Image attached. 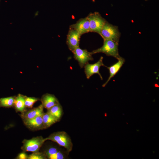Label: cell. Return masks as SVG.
Wrapping results in <instances>:
<instances>
[{
    "label": "cell",
    "instance_id": "6da1fadb",
    "mask_svg": "<svg viewBox=\"0 0 159 159\" xmlns=\"http://www.w3.org/2000/svg\"><path fill=\"white\" fill-rule=\"evenodd\" d=\"M55 142L59 145L64 147L69 153L72 150L73 145L71 138L68 134L64 131L54 132L45 138Z\"/></svg>",
    "mask_w": 159,
    "mask_h": 159
},
{
    "label": "cell",
    "instance_id": "7a4b0ae2",
    "mask_svg": "<svg viewBox=\"0 0 159 159\" xmlns=\"http://www.w3.org/2000/svg\"><path fill=\"white\" fill-rule=\"evenodd\" d=\"M103 45L100 48L91 52L92 55L95 54L102 53L107 56L113 57L117 59L120 56L118 52V43L110 40H104Z\"/></svg>",
    "mask_w": 159,
    "mask_h": 159
},
{
    "label": "cell",
    "instance_id": "3957f363",
    "mask_svg": "<svg viewBox=\"0 0 159 159\" xmlns=\"http://www.w3.org/2000/svg\"><path fill=\"white\" fill-rule=\"evenodd\" d=\"M99 34L104 40H110L118 43L120 36L118 27L106 21Z\"/></svg>",
    "mask_w": 159,
    "mask_h": 159
},
{
    "label": "cell",
    "instance_id": "277c9868",
    "mask_svg": "<svg viewBox=\"0 0 159 159\" xmlns=\"http://www.w3.org/2000/svg\"><path fill=\"white\" fill-rule=\"evenodd\" d=\"M47 140L42 136L33 137L31 139H25L22 142L21 149L24 152L33 153L39 151L41 147Z\"/></svg>",
    "mask_w": 159,
    "mask_h": 159
},
{
    "label": "cell",
    "instance_id": "5b68a950",
    "mask_svg": "<svg viewBox=\"0 0 159 159\" xmlns=\"http://www.w3.org/2000/svg\"><path fill=\"white\" fill-rule=\"evenodd\" d=\"M87 17L90 22V32L99 34L107 21L97 12L90 13Z\"/></svg>",
    "mask_w": 159,
    "mask_h": 159
},
{
    "label": "cell",
    "instance_id": "8992f818",
    "mask_svg": "<svg viewBox=\"0 0 159 159\" xmlns=\"http://www.w3.org/2000/svg\"><path fill=\"white\" fill-rule=\"evenodd\" d=\"M74 59L77 60L81 68H83L89 61L93 60L92 54L86 49H82L79 47L72 52Z\"/></svg>",
    "mask_w": 159,
    "mask_h": 159
},
{
    "label": "cell",
    "instance_id": "52a82bcc",
    "mask_svg": "<svg viewBox=\"0 0 159 159\" xmlns=\"http://www.w3.org/2000/svg\"><path fill=\"white\" fill-rule=\"evenodd\" d=\"M81 36L76 30L69 27L67 35L66 43L68 48L72 52L79 47Z\"/></svg>",
    "mask_w": 159,
    "mask_h": 159
},
{
    "label": "cell",
    "instance_id": "ba28073f",
    "mask_svg": "<svg viewBox=\"0 0 159 159\" xmlns=\"http://www.w3.org/2000/svg\"><path fill=\"white\" fill-rule=\"evenodd\" d=\"M103 57L101 56L99 60L93 64H90L87 63L84 66L86 78L89 79L92 75L95 74H98L101 80H102V77L100 73L99 69L102 66H105L103 62Z\"/></svg>",
    "mask_w": 159,
    "mask_h": 159
},
{
    "label": "cell",
    "instance_id": "9c48e42d",
    "mask_svg": "<svg viewBox=\"0 0 159 159\" xmlns=\"http://www.w3.org/2000/svg\"><path fill=\"white\" fill-rule=\"evenodd\" d=\"M47 159H65L67 158L69 153L66 150L51 147L48 148L45 152Z\"/></svg>",
    "mask_w": 159,
    "mask_h": 159
},
{
    "label": "cell",
    "instance_id": "30bf717a",
    "mask_svg": "<svg viewBox=\"0 0 159 159\" xmlns=\"http://www.w3.org/2000/svg\"><path fill=\"white\" fill-rule=\"evenodd\" d=\"M69 27L76 30L81 35L90 32V22L88 17L81 18L75 23L70 25Z\"/></svg>",
    "mask_w": 159,
    "mask_h": 159
},
{
    "label": "cell",
    "instance_id": "8fae6325",
    "mask_svg": "<svg viewBox=\"0 0 159 159\" xmlns=\"http://www.w3.org/2000/svg\"><path fill=\"white\" fill-rule=\"evenodd\" d=\"M42 115L30 119L23 120L24 123L27 127L32 130L44 129Z\"/></svg>",
    "mask_w": 159,
    "mask_h": 159
},
{
    "label": "cell",
    "instance_id": "7c38bea8",
    "mask_svg": "<svg viewBox=\"0 0 159 159\" xmlns=\"http://www.w3.org/2000/svg\"><path fill=\"white\" fill-rule=\"evenodd\" d=\"M40 100L44 108L47 110L59 103L58 99L54 95L49 93L43 95Z\"/></svg>",
    "mask_w": 159,
    "mask_h": 159
},
{
    "label": "cell",
    "instance_id": "4fadbf2b",
    "mask_svg": "<svg viewBox=\"0 0 159 159\" xmlns=\"http://www.w3.org/2000/svg\"><path fill=\"white\" fill-rule=\"evenodd\" d=\"M117 60V62L110 67H107L105 66L109 70L110 75L107 81L103 84L102 87H105L111 79L117 74L125 62V59L121 57Z\"/></svg>",
    "mask_w": 159,
    "mask_h": 159
},
{
    "label": "cell",
    "instance_id": "5bb4252c",
    "mask_svg": "<svg viewBox=\"0 0 159 159\" xmlns=\"http://www.w3.org/2000/svg\"><path fill=\"white\" fill-rule=\"evenodd\" d=\"M44 107L42 104L37 107L28 111H26L20 115L23 120L30 119L40 115L44 113Z\"/></svg>",
    "mask_w": 159,
    "mask_h": 159
},
{
    "label": "cell",
    "instance_id": "9a60e30c",
    "mask_svg": "<svg viewBox=\"0 0 159 159\" xmlns=\"http://www.w3.org/2000/svg\"><path fill=\"white\" fill-rule=\"evenodd\" d=\"M25 96L20 94H19L15 97L14 106L16 110L21 113L26 111L25 99Z\"/></svg>",
    "mask_w": 159,
    "mask_h": 159
},
{
    "label": "cell",
    "instance_id": "2e32d148",
    "mask_svg": "<svg viewBox=\"0 0 159 159\" xmlns=\"http://www.w3.org/2000/svg\"><path fill=\"white\" fill-rule=\"evenodd\" d=\"M47 112L59 121L60 120L63 113L62 107L60 103L48 110Z\"/></svg>",
    "mask_w": 159,
    "mask_h": 159
},
{
    "label": "cell",
    "instance_id": "e0dca14e",
    "mask_svg": "<svg viewBox=\"0 0 159 159\" xmlns=\"http://www.w3.org/2000/svg\"><path fill=\"white\" fill-rule=\"evenodd\" d=\"M42 117L45 129L50 127L52 125L59 122L57 120L47 112L46 113H44Z\"/></svg>",
    "mask_w": 159,
    "mask_h": 159
},
{
    "label": "cell",
    "instance_id": "ac0fdd59",
    "mask_svg": "<svg viewBox=\"0 0 159 159\" xmlns=\"http://www.w3.org/2000/svg\"><path fill=\"white\" fill-rule=\"evenodd\" d=\"M16 96L0 98V107H10L14 106Z\"/></svg>",
    "mask_w": 159,
    "mask_h": 159
},
{
    "label": "cell",
    "instance_id": "d6986e66",
    "mask_svg": "<svg viewBox=\"0 0 159 159\" xmlns=\"http://www.w3.org/2000/svg\"><path fill=\"white\" fill-rule=\"evenodd\" d=\"M40 100L38 98L34 97H28L25 96V103L26 107L32 108L35 103Z\"/></svg>",
    "mask_w": 159,
    "mask_h": 159
},
{
    "label": "cell",
    "instance_id": "ffe728a7",
    "mask_svg": "<svg viewBox=\"0 0 159 159\" xmlns=\"http://www.w3.org/2000/svg\"><path fill=\"white\" fill-rule=\"evenodd\" d=\"M47 157L44 153L39 151L33 152L28 156V159H47Z\"/></svg>",
    "mask_w": 159,
    "mask_h": 159
},
{
    "label": "cell",
    "instance_id": "44dd1931",
    "mask_svg": "<svg viewBox=\"0 0 159 159\" xmlns=\"http://www.w3.org/2000/svg\"><path fill=\"white\" fill-rule=\"evenodd\" d=\"M28 155L23 151L19 153L16 157V159H28Z\"/></svg>",
    "mask_w": 159,
    "mask_h": 159
},
{
    "label": "cell",
    "instance_id": "7402d4cb",
    "mask_svg": "<svg viewBox=\"0 0 159 159\" xmlns=\"http://www.w3.org/2000/svg\"><path fill=\"white\" fill-rule=\"evenodd\" d=\"M145 0L146 1H147V0Z\"/></svg>",
    "mask_w": 159,
    "mask_h": 159
},
{
    "label": "cell",
    "instance_id": "603a6c76",
    "mask_svg": "<svg viewBox=\"0 0 159 159\" xmlns=\"http://www.w3.org/2000/svg\"><path fill=\"white\" fill-rule=\"evenodd\" d=\"M1 0H0V2Z\"/></svg>",
    "mask_w": 159,
    "mask_h": 159
}]
</instances>
